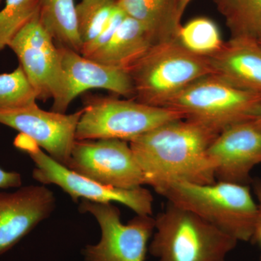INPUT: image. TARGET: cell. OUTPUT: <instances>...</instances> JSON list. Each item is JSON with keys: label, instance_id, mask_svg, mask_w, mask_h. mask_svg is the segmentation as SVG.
Listing matches in <instances>:
<instances>
[{"label": "cell", "instance_id": "obj_1", "mask_svg": "<svg viewBox=\"0 0 261 261\" xmlns=\"http://www.w3.org/2000/svg\"><path fill=\"white\" fill-rule=\"evenodd\" d=\"M219 134L196 122L180 119L161 125L130 141L145 185L157 191L176 181H216L207 149Z\"/></svg>", "mask_w": 261, "mask_h": 261}, {"label": "cell", "instance_id": "obj_2", "mask_svg": "<svg viewBox=\"0 0 261 261\" xmlns=\"http://www.w3.org/2000/svg\"><path fill=\"white\" fill-rule=\"evenodd\" d=\"M156 192L238 242L251 241L258 207L249 185L219 181L205 185L176 181Z\"/></svg>", "mask_w": 261, "mask_h": 261}, {"label": "cell", "instance_id": "obj_3", "mask_svg": "<svg viewBox=\"0 0 261 261\" xmlns=\"http://www.w3.org/2000/svg\"><path fill=\"white\" fill-rule=\"evenodd\" d=\"M238 243L200 216L168 201L154 218L149 252L158 261H226Z\"/></svg>", "mask_w": 261, "mask_h": 261}, {"label": "cell", "instance_id": "obj_4", "mask_svg": "<svg viewBox=\"0 0 261 261\" xmlns=\"http://www.w3.org/2000/svg\"><path fill=\"white\" fill-rule=\"evenodd\" d=\"M135 99L164 107L195 81L214 74L210 59L193 54L173 39L154 44L130 70Z\"/></svg>", "mask_w": 261, "mask_h": 261}, {"label": "cell", "instance_id": "obj_5", "mask_svg": "<svg viewBox=\"0 0 261 261\" xmlns=\"http://www.w3.org/2000/svg\"><path fill=\"white\" fill-rule=\"evenodd\" d=\"M163 108L176 110L185 119L220 134L228 127L258 119L261 96L239 89L213 74L190 84Z\"/></svg>", "mask_w": 261, "mask_h": 261}, {"label": "cell", "instance_id": "obj_6", "mask_svg": "<svg viewBox=\"0 0 261 261\" xmlns=\"http://www.w3.org/2000/svg\"><path fill=\"white\" fill-rule=\"evenodd\" d=\"M185 119L171 108L155 107L135 99L87 97L76 132V140L115 139L129 142L161 125Z\"/></svg>", "mask_w": 261, "mask_h": 261}, {"label": "cell", "instance_id": "obj_7", "mask_svg": "<svg viewBox=\"0 0 261 261\" xmlns=\"http://www.w3.org/2000/svg\"><path fill=\"white\" fill-rule=\"evenodd\" d=\"M14 145L28 154L34 162V179L43 185H57L74 202L81 199L102 203L118 202L137 215L152 216L153 214V196L143 187L130 190L116 188L82 176L53 159L23 134L17 136Z\"/></svg>", "mask_w": 261, "mask_h": 261}, {"label": "cell", "instance_id": "obj_8", "mask_svg": "<svg viewBox=\"0 0 261 261\" xmlns=\"http://www.w3.org/2000/svg\"><path fill=\"white\" fill-rule=\"evenodd\" d=\"M79 209L93 216L101 229L99 243L84 249L86 261H145L154 231L152 216L137 215L124 224L121 211L113 203L81 200Z\"/></svg>", "mask_w": 261, "mask_h": 261}, {"label": "cell", "instance_id": "obj_9", "mask_svg": "<svg viewBox=\"0 0 261 261\" xmlns=\"http://www.w3.org/2000/svg\"><path fill=\"white\" fill-rule=\"evenodd\" d=\"M67 168L106 186L130 190L145 185V176L126 141L76 140Z\"/></svg>", "mask_w": 261, "mask_h": 261}, {"label": "cell", "instance_id": "obj_10", "mask_svg": "<svg viewBox=\"0 0 261 261\" xmlns=\"http://www.w3.org/2000/svg\"><path fill=\"white\" fill-rule=\"evenodd\" d=\"M83 108L71 114L46 111L36 104L0 109V124L18 130L34 140L63 166H68Z\"/></svg>", "mask_w": 261, "mask_h": 261}, {"label": "cell", "instance_id": "obj_11", "mask_svg": "<svg viewBox=\"0 0 261 261\" xmlns=\"http://www.w3.org/2000/svg\"><path fill=\"white\" fill-rule=\"evenodd\" d=\"M58 49L61 56V88L53 99L51 111L65 113L73 99L89 89H106L117 95L135 99V87L129 73L98 63L69 48L58 47Z\"/></svg>", "mask_w": 261, "mask_h": 261}, {"label": "cell", "instance_id": "obj_12", "mask_svg": "<svg viewBox=\"0 0 261 261\" xmlns=\"http://www.w3.org/2000/svg\"><path fill=\"white\" fill-rule=\"evenodd\" d=\"M35 89L38 99H54L61 88L59 49L43 27L39 14L16 34L8 46Z\"/></svg>", "mask_w": 261, "mask_h": 261}, {"label": "cell", "instance_id": "obj_13", "mask_svg": "<svg viewBox=\"0 0 261 261\" xmlns=\"http://www.w3.org/2000/svg\"><path fill=\"white\" fill-rule=\"evenodd\" d=\"M207 155L216 180L249 185L252 170L261 163V130L253 122L228 127L211 144Z\"/></svg>", "mask_w": 261, "mask_h": 261}, {"label": "cell", "instance_id": "obj_14", "mask_svg": "<svg viewBox=\"0 0 261 261\" xmlns=\"http://www.w3.org/2000/svg\"><path fill=\"white\" fill-rule=\"evenodd\" d=\"M56 197L45 185L0 192V255L14 247L38 224L50 216Z\"/></svg>", "mask_w": 261, "mask_h": 261}, {"label": "cell", "instance_id": "obj_15", "mask_svg": "<svg viewBox=\"0 0 261 261\" xmlns=\"http://www.w3.org/2000/svg\"><path fill=\"white\" fill-rule=\"evenodd\" d=\"M214 74L239 89L261 96V44L247 37H231L209 58Z\"/></svg>", "mask_w": 261, "mask_h": 261}, {"label": "cell", "instance_id": "obj_16", "mask_svg": "<svg viewBox=\"0 0 261 261\" xmlns=\"http://www.w3.org/2000/svg\"><path fill=\"white\" fill-rule=\"evenodd\" d=\"M154 44L145 27L126 15L111 40L89 58L129 73Z\"/></svg>", "mask_w": 261, "mask_h": 261}, {"label": "cell", "instance_id": "obj_17", "mask_svg": "<svg viewBox=\"0 0 261 261\" xmlns=\"http://www.w3.org/2000/svg\"><path fill=\"white\" fill-rule=\"evenodd\" d=\"M116 5L145 27L154 44L176 39L178 0H116Z\"/></svg>", "mask_w": 261, "mask_h": 261}, {"label": "cell", "instance_id": "obj_18", "mask_svg": "<svg viewBox=\"0 0 261 261\" xmlns=\"http://www.w3.org/2000/svg\"><path fill=\"white\" fill-rule=\"evenodd\" d=\"M39 18L57 46L81 53L74 0H39Z\"/></svg>", "mask_w": 261, "mask_h": 261}, {"label": "cell", "instance_id": "obj_19", "mask_svg": "<svg viewBox=\"0 0 261 261\" xmlns=\"http://www.w3.org/2000/svg\"><path fill=\"white\" fill-rule=\"evenodd\" d=\"M231 37L261 39V0H215Z\"/></svg>", "mask_w": 261, "mask_h": 261}, {"label": "cell", "instance_id": "obj_20", "mask_svg": "<svg viewBox=\"0 0 261 261\" xmlns=\"http://www.w3.org/2000/svg\"><path fill=\"white\" fill-rule=\"evenodd\" d=\"M176 39L187 50L207 58L221 50L225 42L216 23L204 17L192 19L180 25Z\"/></svg>", "mask_w": 261, "mask_h": 261}, {"label": "cell", "instance_id": "obj_21", "mask_svg": "<svg viewBox=\"0 0 261 261\" xmlns=\"http://www.w3.org/2000/svg\"><path fill=\"white\" fill-rule=\"evenodd\" d=\"M39 0H5L0 10V51L39 14Z\"/></svg>", "mask_w": 261, "mask_h": 261}, {"label": "cell", "instance_id": "obj_22", "mask_svg": "<svg viewBox=\"0 0 261 261\" xmlns=\"http://www.w3.org/2000/svg\"><path fill=\"white\" fill-rule=\"evenodd\" d=\"M38 95L22 67L0 74V109H15L36 104Z\"/></svg>", "mask_w": 261, "mask_h": 261}, {"label": "cell", "instance_id": "obj_23", "mask_svg": "<svg viewBox=\"0 0 261 261\" xmlns=\"http://www.w3.org/2000/svg\"><path fill=\"white\" fill-rule=\"evenodd\" d=\"M116 5V0H81L76 5L82 47L93 40L102 31Z\"/></svg>", "mask_w": 261, "mask_h": 261}, {"label": "cell", "instance_id": "obj_24", "mask_svg": "<svg viewBox=\"0 0 261 261\" xmlns=\"http://www.w3.org/2000/svg\"><path fill=\"white\" fill-rule=\"evenodd\" d=\"M126 15L123 10L120 9L117 5L115 6L112 13L108 18L107 23L103 27L102 31L99 32L97 37L88 44L82 47L81 54L84 57L89 58L93 55L95 51L99 50L104 47L114 35L117 29L121 25L123 20L126 18Z\"/></svg>", "mask_w": 261, "mask_h": 261}, {"label": "cell", "instance_id": "obj_25", "mask_svg": "<svg viewBox=\"0 0 261 261\" xmlns=\"http://www.w3.org/2000/svg\"><path fill=\"white\" fill-rule=\"evenodd\" d=\"M252 183L253 185L254 192L257 197L258 216L251 241L257 244L261 249V180H252Z\"/></svg>", "mask_w": 261, "mask_h": 261}, {"label": "cell", "instance_id": "obj_26", "mask_svg": "<svg viewBox=\"0 0 261 261\" xmlns=\"http://www.w3.org/2000/svg\"><path fill=\"white\" fill-rule=\"evenodd\" d=\"M22 185V176L15 171H7L0 168V189L15 188Z\"/></svg>", "mask_w": 261, "mask_h": 261}, {"label": "cell", "instance_id": "obj_27", "mask_svg": "<svg viewBox=\"0 0 261 261\" xmlns=\"http://www.w3.org/2000/svg\"><path fill=\"white\" fill-rule=\"evenodd\" d=\"M192 0H178L177 18L178 21L180 22V20H181L184 12H185L187 7L188 6L189 3Z\"/></svg>", "mask_w": 261, "mask_h": 261}, {"label": "cell", "instance_id": "obj_28", "mask_svg": "<svg viewBox=\"0 0 261 261\" xmlns=\"http://www.w3.org/2000/svg\"><path fill=\"white\" fill-rule=\"evenodd\" d=\"M255 123V126L257 127V128H260L261 130V116L259 117L258 119L256 120V121L253 122Z\"/></svg>", "mask_w": 261, "mask_h": 261}, {"label": "cell", "instance_id": "obj_29", "mask_svg": "<svg viewBox=\"0 0 261 261\" xmlns=\"http://www.w3.org/2000/svg\"><path fill=\"white\" fill-rule=\"evenodd\" d=\"M258 41H259V42H260V44H261V39H259V40H258Z\"/></svg>", "mask_w": 261, "mask_h": 261}, {"label": "cell", "instance_id": "obj_30", "mask_svg": "<svg viewBox=\"0 0 261 261\" xmlns=\"http://www.w3.org/2000/svg\"><path fill=\"white\" fill-rule=\"evenodd\" d=\"M0 1H1V0H0Z\"/></svg>", "mask_w": 261, "mask_h": 261}]
</instances>
